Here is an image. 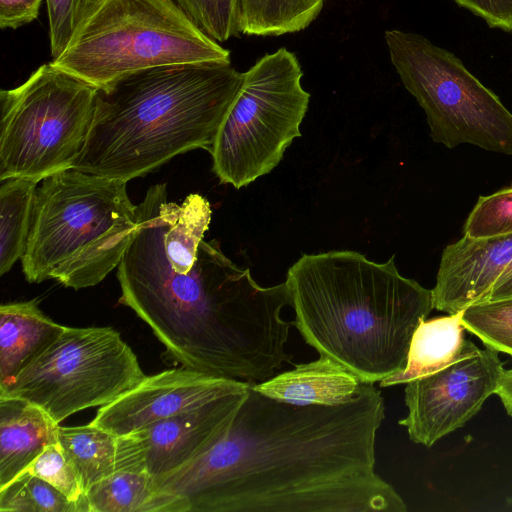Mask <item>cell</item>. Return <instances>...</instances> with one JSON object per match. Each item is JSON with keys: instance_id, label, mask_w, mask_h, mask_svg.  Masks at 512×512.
<instances>
[{"instance_id": "cell-1", "label": "cell", "mask_w": 512, "mask_h": 512, "mask_svg": "<svg viewBox=\"0 0 512 512\" xmlns=\"http://www.w3.org/2000/svg\"><path fill=\"white\" fill-rule=\"evenodd\" d=\"M211 207L200 194L181 204L156 184L137 205V228L117 266L119 303L152 330L173 363L250 385L272 378L291 355L286 283L262 287L216 239L204 240Z\"/></svg>"}, {"instance_id": "cell-2", "label": "cell", "mask_w": 512, "mask_h": 512, "mask_svg": "<svg viewBox=\"0 0 512 512\" xmlns=\"http://www.w3.org/2000/svg\"><path fill=\"white\" fill-rule=\"evenodd\" d=\"M384 418L372 383L338 405L282 402L252 385L217 445L154 480L190 512H405L375 471Z\"/></svg>"}, {"instance_id": "cell-3", "label": "cell", "mask_w": 512, "mask_h": 512, "mask_svg": "<svg viewBox=\"0 0 512 512\" xmlns=\"http://www.w3.org/2000/svg\"><path fill=\"white\" fill-rule=\"evenodd\" d=\"M285 283L305 342L362 383L405 369L412 336L433 309L432 290L402 276L394 255L376 263L349 250L303 254Z\"/></svg>"}, {"instance_id": "cell-4", "label": "cell", "mask_w": 512, "mask_h": 512, "mask_svg": "<svg viewBox=\"0 0 512 512\" xmlns=\"http://www.w3.org/2000/svg\"><path fill=\"white\" fill-rule=\"evenodd\" d=\"M243 72L229 63L152 68L99 89L74 169L125 182L194 149L211 151Z\"/></svg>"}, {"instance_id": "cell-5", "label": "cell", "mask_w": 512, "mask_h": 512, "mask_svg": "<svg viewBox=\"0 0 512 512\" xmlns=\"http://www.w3.org/2000/svg\"><path fill=\"white\" fill-rule=\"evenodd\" d=\"M137 219L125 181L74 168L44 178L21 258L25 279L75 290L99 284L119 265Z\"/></svg>"}, {"instance_id": "cell-6", "label": "cell", "mask_w": 512, "mask_h": 512, "mask_svg": "<svg viewBox=\"0 0 512 512\" xmlns=\"http://www.w3.org/2000/svg\"><path fill=\"white\" fill-rule=\"evenodd\" d=\"M229 62L174 0H102L51 61L98 89L152 68Z\"/></svg>"}, {"instance_id": "cell-7", "label": "cell", "mask_w": 512, "mask_h": 512, "mask_svg": "<svg viewBox=\"0 0 512 512\" xmlns=\"http://www.w3.org/2000/svg\"><path fill=\"white\" fill-rule=\"evenodd\" d=\"M99 89L51 62L0 92V181L74 168L95 117Z\"/></svg>"}, {"instance_id": "cell-8", "label": "cell", "mask_w": 512, "mask_h": 512, "mask_svg": "<svg viewBox=\"0 0 512 512\" xmlns=\"http://www.w3.org/2000/svg\"><path fill=\"white\" fill-rule=\"evenodd\" d=\"M296 55L282 47L246 72L210 151L220 183L236 189L270 173L293 140L308 110Z\"/></svg>"}, {"instance_id": "cell-9", "label": "cell", "mask_w": 512, "mask_h": 512, "mask_svg": "<svg viewBox=\"0 0 512 512\" xmlns=\"http://www.w3.org/2000/svg\"><path fill=\"white\" fill-rule=\"evenodd\" d=\"M385 42L402 84L426 114L434 142L512 156V113L457 56L398 29L386 30Z\"/></svg>"}, {"instance_id": "cell-10", "label": "cell", "mask_w": 512, "mask_h": 512, "mask_svg": "<svg viewBox=\"0 0 512 512\" xmlns=\"http://www.w3.org/2000/svg\"><path fill=\"white\" fill-rule=\"evenodd\" d=\"M146 375L130 346L110 327H67L40 355L0 387L44 410L56 423L105 406Z\"/></svg>"}, {"instance_id": "cell-11", "label": "cell", "mask_w": 512, "mask_h": 512, "mask_svg": "<svg viewBox=\"0 0 512 512\" xmlns=\"http://www.w3.org/2000/svg\"><path fill=\"white\" fill-rule=\"evenodd\" d=\"M498 352L465 340L456 360L405 386L407 416L399 421L412 442L431 447L465 425L495 394L503 372Z\"/></svg>"}, {"instance_id": "cell-12", "label": "cell", "mask_w": 512, "mask_h": 512, "mask_svg": "<svg viewBox=\"0 0 512 512\" xmlns=\"http://www.w3.org/2000/svg\"><path fill=\"white\" fill-rule=\"evenodd\" d=\"M251 386L245 383L200 406L117 436V470L144 471L158 479L203 457L227 435Z\"/></svg>"}, {"instance_id": "cell-13", "label": "cell", "mask_w": 512, "mask_h": 512, "mask_svg": "<svg viewBox=\"0 0 512 512\" xmlns=\"http://www.w3.org/2000/svg\"><path fill=\"white\" fill-rule=\"evenodd\" d=\"M512 298V232L464 235L441 255L433 308L455 314L470 305Z\"/></svg>"}, {"instance_id": "cell-14", "label": "cell", "mask_w": 512, "mask_h": 512, "mask_svg": "<svg viewBox=\"0 0 512 512\" xmlns=\"http://www.w3.org/2000/svg\"><path fill=\"white\" fill-rule=\"evenodd\" d=\"M244 382L214 377L185 367L146 376L137 386L101 406L91 423L116 436L226 395Z\"/></svg>"}, {"instance_id": "cell-15", "label": "cell", "mask_w": 512, "mask_h": 512, "mask_svg": "<svg viewBox=\"0 0 512 512\" xmlns=\"http://www.w3.org/2000/svg\"><path fill=\"white\" fill-rule=\"evenodd\" d=\"M58 427L35 404L0 396V487L24 472L47 446L58 442Z\"/></svg>"}, {"instance_id": "cell-16", "label": "cell", "mask_w": 512, "mask_h": 512, "mask_svg": "<svg viewBox=\"0 0 512 512\" xmlns=\"http://www.w3.org/2000/svg\"><path fill=\"white\" fill-rule=\"evenodd\" d=\"M362 382L335 361L318 360L295 365L253 388L270 398L298 405H338L350 401Z\"/></svg>"}, {"instance_id": "cell-17", "label": "cell", "mask_w": 512, "mask_h": 512, "mask_svg": "<svg viewBox=\"0 0 512 512\" xmlns=\"http://www.w3.org/2000/svg\"><path fill=\"white\" fill-rule=\"evenodd\" d=\"M46 316L37 300L0 306V387L40 355L64 331Z\"/></svg>"}, {"instance_id": "cell-18", "label": "cell", "mask_w": 512, "mask_h": 512, "mask_svg": "<svg viewBox=\"0 0 512 512\" xmlns=\"http://www.w3.org/2000/svg\"><path fill=\"white\" fill-rule=\"evenodd\" d=\"M89 512H190L188 502L159 489L144 471L117 470L85 492Z\"/></svg>"}, {"instance_id": "cell-19", "label": "cell", "mask_w": 512, "mask_h": 512, "mask_svg": "<svg viewBox=\"0 0 512 512\" xmlns=\"http://www.w3.org/2000/svg\"><path fill=\"white\" fill-rule=\"evenodd\" d=\"M462 315L463 310L421 321L412 336L405 369L380 381V387L406 384L456 360L466 340Z\"/></svg>"}, {"instance_id": "cell-20", "label": "cell", "mask_w": 512, "mask_h": 512, "mask_svg": "<svg viewBox=\"0 0 512 512\" xmlns=\"http://www.w3.org/2000/svg\"><path fill=\"white\" fill-rule=\"evenodd\" d=\"M39 182L8 178L0 185V275L21 260L30 232L34 199Z\"/></svg>"}, {"instance_id": "cell-21", "label": "cell", "mask_w": 512, "mask_h": 512, "mask_svg": "<svg viewBox=\"0 0 512 512\" xmlns=\"http://www.w3.org/2000/svg\"><path fill=\"white\" fill-rule=\"evenodd\" d=\"M58 443L74 464L85 492L117 470L118 437L91 422L59 426Z\"/></svg>"}, {"instance_id": "cell-22", "label": "cell", "mask_w": 512, "mask_h": 512, "mask_svg": "<svg viewBox=\"0 0 512 512\" xmlns=\"http://www.w3.org/2000/svg\"><path fill=\"white\" fill-rule=\"evenodd\" d=\"M325 0H236L240 32L279 36L299 32L320 14Z\"/></svg>"}, {"instance_id": "cell-23", "label": "cell", "mask_w": 512, "mask_h": 512, "mask_svg": "<svg viewBox=\"0 0 512 512\" xmlns=\"http://www.w3.org/2000/svg\"><path fill=\"white\" fill-rule=\"evenodd\" d=\"M1 512H89L87 501L76 502L42 478L25 470L0 487Z\"/></svg>"}, {"instance_id": "cell-24", "label": "cell", "mask_w": 512, "mask_h": 512, "mask_svg": "<svg viewBox=\"0 0 512 512\" xmlns=\"http://www.w3.org/2000/svg\"><path fill=\"white\" fill-rule=\"evenodd\" d=\"M462 325L486 347L512 356V298L468 306Z\"/></svg>"}, {"instance_id": "cell-25", "label": "cell", "mask_w": 512, "mask_h": 512, "mask_svg": "<svg viewBox=\"0 0 512 512\" xmlns=\"http://www.w3.org/2000/svg\"><path fill=\"white\" fill-rule=\"evenodd\" d=\"M512 232V186L479 196L463 226V234L489 237Z\"/></svg>"}, {"instance_id": "cell-26", "label": "cell", "mask_w": 512, "mask_h": 512, "mask_svg": "<svg viewBox=\"0 0 512 512\" xmlns=\"http://www.w3.org/2000/svg\"><path fill=\"white\" fill-rule=\"evenodd\" d=\"M209 37L225 42L241 34L236 0H174Z\"/></svg>"}, {"instance_id": "cell-27", "label": "cell", "mask_w": 512, "mask_h": 512, "mask_svg": "<svg viewBox=\"0 0 512 512\" xmlns=\"http://www.w3.org/2000/svg\"><path fill=\"white\" fill-rule=\"evenodd\" d=\"M76 502L87 501L81 478L60 444L47 446L26 469Z\"/></svg>"}, {"instance_id": "cell-28", "label": "cell", "mask_w": 512, "mask_h": 512, "mask_svg": "<svg viewBox=\"0 0 512 512\" xmlns=\"http://www.w3.org/2000/svg\"><path fill=\"white\" fill-rule=\"evenodd\" d=\"M52 59L70 42L80 21L82 0H46Z\"/></svg>"}, {"instance_id": "cell-29", "label": "cell", "mask_w": 512, "mask_h": 512, "mask_svg": "<svg viewBox=\"0 0 512 512\" xmlns=\"http://www.w3.org/2000/svg\"><path fill=\"white\" fill-rule=\"evenodd\" d=\"M475 16L482 18L490 28L512 33V0H453Z\"/></svg>"}, {"instance_id": "cell-30", "label": "cell", "mask_w": 512, "mask_h": 512, "mask_svg": "<svg viewBox=\"0 0 512 512\" xmlns=\"http://www.w3.org/2000/svg\"><path fill=\"white\" fill-rule=\"evenodd\" d=\"M42 0H0V27L17 29L34 21Z\"/></svg>"}, {"instance_id": "cell-31", "label": "cell", "mask_w": 512, "mask_h": 512, "mask_svg": "<svg viewBox=\"0 0 512 512\" xmlns=\"http://www.w3.org/2000/svg\"><path fill=\"white\" fill-rule=\"evenodd\" d=\"M495 394L500 398L506 413L512 417V369H504Z\"/></svg>"}, {"instance_id": "cell-32", "label": "cell", "mask_w": 512, "mask_h": 512, "mask_svg": "<svg viewBox=\"0 0 512 512\" xmlns=\"http://www.w3.org/2000/svg\"><path fill=\"white\" fill-rule=\"evenodd\" d=\"M102 0H82L79 23L101 2ZM79 25V24H78Z\"/></svg>"}]
</instances>
